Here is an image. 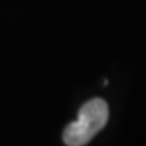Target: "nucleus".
Here are the masks:
<instances>
[{
    "instance_id": "f257e3e1",
    "label": "nucleus",
    "mask_w": 146,
    "mask_h": 146,
    "mask_svg": "<svg viewBox=\"0 0 146 146\" xmlns=\"http://www.w3.org/2000/svg\"><path fill=\"white\" fill-rule=\"evenodd\" d=\"M109 119V108L103 98H92L81 109L75 122L69 124L63 133V140L67 146L87 145Z\"/></svg>"
}]
</instances>
